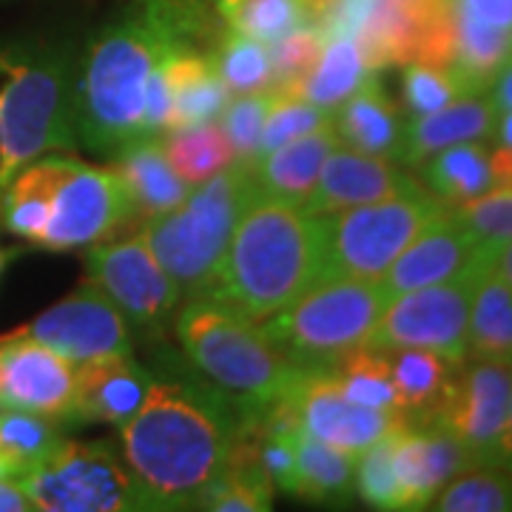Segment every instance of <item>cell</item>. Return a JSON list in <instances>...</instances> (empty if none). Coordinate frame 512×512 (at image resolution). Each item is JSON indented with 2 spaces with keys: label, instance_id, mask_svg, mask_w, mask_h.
I'll return each instance as SVG.
<instances>
[{
  "label": "cell",
  "instance_id": "cell-1",
  "mask_svg": "<svg viewBox=\"0 0 512 512\" xmlns=\"http://www.w3.org/2000/svg\"><path fill=\"white\" fill-rule=\"evenodd\" d=\"M256 410L202 382L154 379L146 404L120 427L128 473L148 510H191Z\"/></svg>",
  "mask_w": 512,
  "mask_h": 512
},
{
  "label": "cell",
  "instance_id": "cell-2",
  "mask_svg": "<svg viewBox=\"0 0 512 512\" xmlns=\"http://www.w3.org/2000/svg\"><path fill=\"white\" fill-rule=\"evenodd\" d=\"M177 46L183 43L146 15L97 32L74 69L77 143L111 157L137 140L163 137L171 126L165 60Z\"/></svg>",
  "mask_w": 512,
  "mask_h": 512
},
{
  "label": "cell",
  "instance_id": "cell-3",
  "mask_svg": "<svg viewBox=\"0 0 512 512\" xmlns=\"http://www.w3.org/2000/svg\"><path fill=\"white\" fill-rule=\"evenodd\" d=\"M123 225H134V211L111 165L46 154L0 191V228L40 251H86Z\"/></svg>",
  "mask_w": 512,
  "mask_h": 512
},
{
  "label": "cell",
  "instance_id": "cell-4",
  "mask_svg": "<svg viewBox=\"0 0 512 512\" xmlns=\"http://www.w3.org/2000/svg\"><path fill=\"white\" fill-rule=\"evenodd\" d=\"M316 268V220L302 205L254 191L214 282L202 296H214L248 319L265 322L311 288Z\"/></svg>",
  "mask_w": 512,
  "mask_h": 512
},
{
  "label": "cell",
  "instance_id": "cell-5",
  "mask_svg": "<svg viewBox=\"0 0 512 512\" xmlns=\"http://www.w3.org/2000/svg\"><path fill=\"white\" fill-rule=\"evenodd\" d=\"M177 339L194 370L225 396L242 404L279 402L305 367L248 319L214 296H191L177 316Z\"/></svg>",
  "mask_w": 512,
  "mask_h": 512
},
{
  "label": "cell",
  "instance_id": "cell-6",
  "mask_svg": "<svg viewBox=\"0 0 512 512\" xmlns=\"http://www.w3.org/2000/svg\"><path fill=\"white\" fill-rule=\"evenodd\" d=\"M0 191L20 168L74 151V63L55 49L0 52Z\"/></svg>",
  "mask_w": 512,
  "mask_h": 512
},
{
  "label": "cell",
  "instance_id": "cell-7",
  "mask_svg": "<svg viewBox=\"0 0 512 512\" xmlns=\"http://www.w3.org/2000/svg\"><path fill=\"white\" fill-rule=\"evenodd\" d=\"M254 191L251 165L234 163L197 185L180 208L140 225V237L183 293L202 296L208 291Z\"/></svg>",
  "mask_w": 512,
  "mask_h": 512
},
{
  "label": "cell",
  "instance_id": "cell-8",
  "mask_svg": "<svg viewBox=\"0 0 512 512\" xmlns=\"http://www.w3.org/2000/svg\"><path fill=\"white\" fill-rule=\"evenodd\" d=\"M325 35L356 37L376 72L404 63H453L456 0H311Z\"/></svg>",
  "mask_w": 512,
  "mask_h": 512
},
{
  "label": "cell",
  "instance_id": "cell-9",
  "mask_svg": "<svg viewBox=\"0 0 512 512\" xmlns=\"http://www.w3.org/2000/svg\"><path fill=\"white\" fill-rule=\"evenodd\" d=\"M387 302L382 282L319 279L262 328L299 367H330L370 342Z\"/></svg>",
  "mask_w": 512,
  "mask_h": 512
},
{
  "label": "cell",
  "instance_id": "cell-10",
  "mask_svg": "<svg viewBox=\"0 0 512 512\" xmlns=\"http://www.w3.org/2000/svg\"><path fill=\"white\" fill-rule=\"evenodd\" d=\"M447 205L424 185L390 200L367 202L333 214H319V279H373L379 282L421 228Z\"/></svg>",
  "mask_w": 512,
  "mask_h": 512
},
{
  "label": "cell",
  "instance_id": "cell-11",
  "mask_svg": "<svg viewBox=\"0 0 512 512\" xmlns=\"http://www.w3.org/2000/svg\"><path fill=\"white\" fill-rule=\"evenodd\" d=\"M18 481L43 512L148 510L134 476L103 441L63 439Z\"/></svg>",
  "mask_w": 512,
  "mask_h": 512
},
{
  "label": "cell",
  "instance_id": "cell-12",
  "mask_svg": "<svg viewBox=\"0 0 512 512\" xmlns=\"http://www.w3.org/2000/svg\"><path fill=\"white\" fill-rule=\"evenodd\" d=\"M490 268H478L450 282L399 293L387 302L370 348H424L450 362L467 359V328L476 282Z\"/></svg>",
  "mask_w": 512,
  "mask_h": 512
},
{
  "label": "cell",
  "instance_id": "cell-13",
  "mask_svg": "<svg viewBox=\"0 0 512 512\" xmlns=\"http://www.w3.org/2000/svg\"><path fill=\"white\" fill-rule=\"evenodd\" d=\"M86 251V279L120 308L134 333L160 339L174 319L183 288L157 262L146 239L137 234L117 242H97Z\"/></svg>",
  "mask_w": 512,
  "mask_h": 512
},
{
  "label": "cell",
  "instance_id": "cell-14",
  "mask_svg": "<svg viewBox=\"0 0 512 512\" xmlns=\"http://www.w3.org/2000/svg\"><path fill=\"white\" fill-rule=\"evenodd\" d=\"M512 393V362L467 356L453 370L436 413L424 424H436L473 456L476 467L495 464L498 439L507 421Z\"/></svg>",
  "mask_w": 512,
  "mask_h": 512
},
{
  "label": "cell",
  "instance_id": "cell-15",
  "mask_svg": "<svg viewBox=\"0 0 512 512\" xmlns=\"http://www.w3.org/2000/svg\"><path fill=\"white\" fill-rule=\"evenodd\" d=\"M15 333L49 345L74 365L134 350V330L126 316L89 279Z\"/></svg>",
  "mask_w": 512,
  "mask_h": 512
},
{
  "label": "cell",
  "instance_id": "cell-16",
  "mask_svg": "<svg viewBox=\"0 0 512 512\" xmlns=\"http://www.w3.org/2000/svg\"><path fill=\"white\" fill-rule=\"evenodd\" d=\"M285 399L291 404L299 430L353 456L407 424L402 413H384L350 402L333 379L330 367L302 370Z\"/></svg>",
  "mask_w": 512,
  "mask_h": 512
},
{
  "label": "cell",
  "instance_id": "cell-17",
  "mask_svg": "<svg viewBox=\"0 0 512 512\" xmlns=\"http://www.w3.org/2000/svg\"><path fill=\"white\" fill-rule=\"evenodd\" d=\"M77 365L49 345L6 333L0 336V402L60 424L74 421Z\"/></svg>",
  "mask_w": 512,
  "mask_h": 512
},
{
  "label": "cell",
  "instance_id": "cell-18",
  "mask_svg": "<svg viewBox=\"0 0 512 512\" xmlns=\"http://www.w3.org/2000/svg\"><path fill=\"white\" fill-rule=\"evenodd\" d=\"M495 245L498 242H478L453 220L450 208H444L439 217H433L421 228L379 282L387 299L427 285L450 282L478 268H490Z\"/></svg>",
  "mask_w": 512,
  "mask_h": 512
},
{
  "label": "cell",
  "instance_id": "cell-19",
  "mask_svg": "<svg viewBox=\"0 0 512 512\" xmlns=\"http://www.w3.org/2000/svg\"><path fill=\"white\" fill-rule=\"evenodd\" d=\"M416 188L421 185L413 177H407L399 165L339 143L322 165L319 180L302 208L311 217H319V214H333V211H345V208H356L367 202L402 197Z\"/></svg>",
  "mask_w": 512,
  "mask_h": 512
},
{
  "label": "cell",
  "instance_id": "cell-20",
  "mask_svg": "<svg viewBox=\"0 0 512 512\" xmlns=\"http://www.w3.org/2000/svg\"><path fill=\"white\" fill-rule=\"evenodd\" d=\"M476 467L473 456L436 424H404L393 439V470L402 510H427L441 487Z\"/></svg>",
  "mask_w": 512,
  "mask_h": 512
},
{
  "label": "cell",
  "instance_id": "cell-21",
  "mask_svg": "<svg viewBox=\"0 0 512 512\" xmlns=\"http://www.w3.org/2000/svg\"><path fill=\"white\" fill-rule=\"evenodd\" d=\"M154 373L128 356H103L77 365L74 421H97L123 427L154 387Z\"/></svg>",
  "mask_w": 512,
  "mask_h": 512
},
{
  "label": "cell",
  "instance_id": "cell-22",
  "mask_svg": "<svg viewBox=\"0 0 512 512\" xmlns=\"http://www.w3.org/2000/svg\"><path fill=\"white\" fill-rule=\"evenodd\" d=\"M111 168L123 180L134 211V225L157 220L168 211L180 208L185 197L194 191L183 177L171 168L160 137L137 140L131 146L111 154Z\"/></svg>",
  "mask_w": 512,
  "mask_h": 512
},
{
  "label": "cell",
  "instance_id": "cell-23",
  "mask_svg": "<svg viewBox=\"0 0 512 512\" xmlns=\"http://www.w3.org/2000/svg\"><path fill=\"white\" fill-rule=\"evenodd\" d=\"M495 120H498V109H495L493 97L484 92L467 94L444 109L413 117L404 126L399 163L421 165L441 148L467 143V140H487L493 137Z\"/></svg>",
  "mask_w": 512,
  "mask_h": 512
},
{
  "label": "cell",
  "instance_id": "cell-24",
  "mask_svg": "<svg viewBox=\"0 0 512 512\" xmlns=\"http://www.w3.org/2000/svg\"><path fill=\"white\" fill-rule=\"evenodd\" d=\"M404 123L399 106L387 97L384 86L373 77L350 94L333 111V128L342 146L365 151L384 160H399L404 146Z\"/></svg>",
  "mask_w": 512,
  "mask_h": 512
},
{
  "label": "cell",
  "instance_id": "cell-25",
  "mask_svg": "<svg viewBox=\"0 0 512 512\" xmlns=\"http://www.w3.org/2000/svg\"><path fill=\"white\" fill-rule=\"evenodd\" d=\"M336 146H339L336 128H319L268 151L251 165L256 191L293 205H305L319 180L322 165Z\"/></svg>",
  "mask_w": 512,
  "mask_h": 512
},
{
  "label": "cell",
  "instance_id": "cell-26",
  "mask_svg": "<svg viewBox=\"0 0 512 512\" xmlns=\"http://www.w3.org/2000/svg\"><path fill=\"white\" fill-rule=\"evenodd\" d=\"M165 83L171 94V128L197 126L220 120L231 92L208 52L194 46H177L165 60Z\"/></svg>",
  "mask_w": 512,
  "mask_h": 512
},
{
  "label": "cell",
  "instance_id": "cell-27",
  "mask_svg": "<svg viewBox=\"0 0 512 512\" xmlns=\"http://www.w3.org/2000/svg\"><path fill=\"white\" fill-rule=\"evenodd\" d=\"M282 490L308 501H345L356 493V456L296 427L291 476Z\"/></svg>",
  "mask_w": 512,
  "mask_h": 512
},
{
  "label": "cell",
  "instance_id": "cell-28",
  "mask_svg": "<svg viewBox=\"0 0 512 512\" xmlns=\"http://www.w3.org/2000/svg\"><path fill=\"white\" fill-rule=\"evenodd\" d=\"M373 74L379 72L373 69L365 46L356 37L336 32L325 37L322 55L313 63L308 77L299 83L296 94L322 109L336 111Z\"/></svg>",
  "mask_w": 512,
  "mask_h": 512
},
{
  "label": "cell",
  "instance_id": "cell-29",
  "mask_svg": "<svg viewBox=\"0 0 512 512\" xmlns=\"http://www.w3.org/2000/svg\"><path fill=\"white\" fill-rule=\"evenodd\" d=\"M387 362L396 382L402 416L407 424H424L436 413L444 390L453 379L456 362L424 348H390Z\"/></svg>",
  "mask_w": 512,
  "mask_h": 512
},
{
  "label": "cell",
  "instance_id": "cell-30",
  "mask_svg": "<svg viewBox=\"0 0 512 512\" xmlns=\"http://www.w3.org/2000/svg\"><path fill=\"white\" fill-rule=\"evenodd\" d=\"M493 151L481 140H467L436 151L424 165V183L444 205H461L487 194L493 183Z\"/></svg>",
  "mask_w": 512,
  "mask_h": 512
},
{
  "label": "cell",
  "instance_id": "cell-31",
  "mask_svg": "<svg viewBox=\"0 0 512 512\" xmlns=\"http://www.w3.org/2000/svg\"><path fill=\"white\" fill-rule=\"evenodd\" d=\"M165 157L171 168L183 177L191 188L214 180L225 168L237 163L234 146L225 134L220 120H208L197 126L171 128L160 137Z\"/></svg>",
  "mask_w": 512,
  "mask_h": 512
},
{
  "label": "cell",
  "instance_id": "cell-32",
  "mask_svg": "<svg viewBox=\"0 0 512 512\" xmlns=\"http://www.w3.org/2000/svg\"><path fill=\"white\" fill-rule=\"evenodd\" d=\"M467 356L512 362V288L493 271L481 276L473 291Z\"/></svg>",
  "mask_w": 512,
  "mask_h": 512
},
{
  "label": "cell",
  "instance_id": "cell-33",
  "mask_svg": "<svg viewBox=\"0 0 512 512\" xmlns=\"http://www.w3.org/2000/svg\"><path fill=\"white\" fill-rule=\"evenodd\" d=\"M510 60L512 29H495L456 12V52L450 66L473 92L490 89V83Z\"/></svg>",
  "mask_w": 512,
  "mask_h": 512
},
{
  "label": "cell",
  "instance_id": "cell-34",
  "mask_svg": "<svg viewBox=\"0 0 512 512\" xmlns=\"http://www.w3.org/2000/svg\"><path fill=\"white\" fill-rule=\"evenodd\" d=\"M330 373L350 402L384 410V413H402L396 382H393L384 350L370 348V345L350 350L339 362L330 365Z\"/></svg>",
  "mask_w": 512,
  "mask_h": 512
},
{
  "label": "cell",
  "instance_id": "cell-35",
  "mask_svg": "<svg viewBox=\"0 0 512 512\" xmlns=\"http://www.w3.org/2000/svg\"><path fill=\"white\" fill-rule=\"evenodd\" d=\"M430 507L439 512H510L512 470L501 464L470 467L441 487Z\"/></svg>",
  "mask_w": 512,
  "mask_h": 512
},
{
  "label": "cell",
  "instance_id": "cell-36",
  "mask_svg": "<svg viewBox=\"0 0 512 512\" xmlns=\"http://www.w3.org/2000/svg\"><path fill=\"white\" fill-rule=\"evenodd\" d=\"M211 60L220 72L222 83L228 86L231 97L254 92H274V69L268 43H259L254 37L239 35L234 29H225L220 46L211 52Z\"/></svg>",
  "mask_w": 512,
  "mask_h": 512
},
{
  "label": "cell",
  "instance_id": "cell-37",
  "mask_svg": "<svg viewBox=\"0 0 512 512\" xmlns=\"http://www.w3.org/2000/svg\"><path fill=\"white\" fill-rule=\"evenodd\" d=\"M63 427L66 424L55 419L15 410V407H3L0 410V458L9 461L18 470L20 478L66 439Z\"/></svg>",
  "mask_w": 512,
  "mask_h": 512
},
{
  "label": "cell",
  "instance_id": "cell-38",
  "mask_svg": "<svg viewBox=\"0 0 512 512\" xmlns=\"http://www.w3.org/2000/svg\"><path fill=\"white\" fill-rule=\"evenodd\" d=\"M220 18L228 29L268 46L293 29L313 23L311 0H237Z\"/></svg>",
  "mask_w": 512,
  "mask_h": 512
},
{
  "label": "cell",
  "instance_id": "cell-39",
  "mask_svg": "<svg viewBox=\"0 0 512 512\" xmlns=\"http://www.w3.org/2000/svg\"><path fill=\"white\" fill-rule=\"evenodd\" d=\"M467 94H476L450 63H404L402 100L413 117L439 111Z\"/></svg>",
  "mask_w": 512,
  "mask_h": 512
},
{
  "label": "cell",
  "instance_id": "cell-40",
  "mask_svg": "<svg viewBox=\"0 0 512 512\" xmlns=\"http://www.w3.org/2000/svg\"><path fill=\"white\" fill-rule=\"evenodd\" d=\"M319 128H333V111L322 109V106H316V103L299 97V94H282L276 100L274 109H271V114H268L262 134H259L256 160L265 157L274 148L291 143L296 137L319 131Z\"/></svg>",
  "mask_w": 512,
  "mask_h": 512
},
{
  "label": "cell",
  "instance_id": "cell-41",
  "mask_svg": "<svg viewBox=\"0 0 512 512\" xmlns=\"http://www.w3.org/2000/svg\"><path fill=\"white\" fill-rule=\"evenodd\" d=\"M325 37L328 35L316 23H305L268 46L271 69H274V92L296 94L299 83L308 77L313 63L322 55Z\"/></svg>",
  "mask_w": 512,
  "mask_h": 512
},
{
  "label": "cell",
  "instance_id": "cell-42",
  "mask_svg": "<svg viewBox=\"0 0 512 512\" xmlns=\"http://www.w3.org/2000/svg\"><path fill=\"white\" fill-rule=\"evenodd\" d=\"M143 15L183 46L200 49L211 37L217 0H140Z\"/></svg>",
  "mask_w": 512,
  "mask_h": 512
},
{
  "label": "cell",
  "instance_id": "cell-43",
  "mask_svg": "<svg viewBox=\"0 0 512 512\" xmlns=\"http://www.w3.org/2000/svg\"><path fill=\"white\" fill-rule=\"evenodd\" d=\"M393 439L396 430L356 456V493L373 510H402L399 481L393 470Z\"/></svg>",
  "mask_w": 512,
  "mask_h": 512
},
{
  "label": "cell",
  "instance_id": "cell-44",
  "mask_svg": "<svg viewBox=\"0 0 512 512\" xmlns=\"http://www.w3.org/2000/svg\"><path fill=\"white\" fill-rule=\"evenodd\" d=\"M285 92H254V94H237L225 111H222L220 123L234 146L237 163L254 165L256 146H259V134L265 128L268 114L276 106V100Z\"/></svg>",
  "mask_w": 512,
  "mask_h": 512
},
{
  "label": "cell",
  "instance_id": "cell-45",
  "mask_svg": "<svg viewBox=\"0 0 512 512\" xmlns=\"http://www.w3.org/2000/svg\"><path fill=\"white\" fill-rule=\"evenodd\" d=\"M453 220L473 234L478 242H504L512 239V191L490 188L476 200L447 205Z\"/></svg>",
  "mask_w": 512,
  "mask_h": 512
},
{
  "label": "cell",
  "instance_id": "cell-46",
  "mask_svg": "<svg viewBox=\"0 0 512 512\" xmlns=\"http://www.w3.org/2000/svg\"><path fill=\"white\" fill-rule=\"evenodd\" d=\"M456 12L495 29H512V0H456Z\"/></svg>",
  "mask_w": 512,
  "mask_h": 512
},
{
  "label": "cell",
  "instance_id": "cell-47",
  "mask_svg": "<svg viewBox=\"0 0 512 512\" xmlns=\"http://www.w3.org/2000/svg\"><path fill=\"white\" fill-rule=\"evenodd\" d=\"M35 510L32 498L20 487L18 478L0 481V512H29Z\"/></svg>",
  "mask_w": 512,
  "mask_h": 512
},
{
  "label": "cell",
  "instance_id": "cell-48",
  "mask_svg": "<svg viewBox=\"0 0 512 512\" xmlns=\"http://www.w3.org/2000/svg\"><path fill=\"white\" fill-rule=\"evenodd\" d=\"M490 160H493L495 188H507V191H512V148L498 146Z\"/></svg>",
  "mask_w": 512,
  "mask_h": 512
},
{
  "label": "cell",
  "instance_id": "cell-49",
  "mask_svg": "<svg viewBox=\"0 0 512 512\" xmlns=\"http://www.w3.org/2000/svg\"><path fill=\"white\" fill-rule=\"evenodd\" d=\"M493 89H490V97H493L495 109L498 111H507L512 109V60L498 72V77H495L493 83H490Z\"/></svg>",
  "mask_w": 512,
  "mask_h": 512
},
{
  "label": "cell",
  "instance_id": "cell-50",
  "mask_svg": "<svg viewBox=\"0 0 512 512\" xmlns=\"http://www.w3.org/2000/svg\"><path fill=\"white\" fill-rule=\"evenodd\" d=\"M490 271H493L501 282H507V285L512 288V239H504V242H498V245H495Z\"/></svg>",
  "mask_w": 512,
  "mask_h": 512
},
{
  "label": "cell",
  "instance_id": "cell-51",
  "mask_svg": "<svg viewBox=\"0 0 512 512\" xmlns=\"http://www.w3.org/2000/svg\"><path fill=\"white\" fill-rule=\"evenodd\" d=\"M495 464L512 470V393L510 407H507V421H504V430H501V439H498V450H495Z\"/></svg>",
  "mask_w": 512,
  "mask_h": 512
},
{
  "label": "cell",
  "instance_id": "cell-52",
  "mask_svg": "<svg viewBox=\"0 0 512 512\" xmlns=\"http://www.w3.org/2000/svg\"><path fill=\"white\" fill-rule=\"evenodd\" d=\"M493 137L498 146L512 148V109L498 111V120H495Z\"/></svg>",
  "mask_w": 512,
  "mask_h": 512
},
{
  "label": "cell",
  "instance_id": "cell-53",
  "mask_svg": "<svg viewBox=\"0 0 512 512\" xmlns=\"http://www.w3.org/2000/svg\"><path fill=\"white\" fill-rule=\"evenodd\" d=\"M6 478H18V470H15L9 461H3V458H0V481H6Z\"/></svg>",
  "mask_w": 512,
  "mask_h": 512
},
{
  "label": "cell",
  "instance_id": "cell-54",
  "mask_svg": "<svg viewBox=\"0 0 512 512\" xmlns=\"http://www.w3.org/2000/svg\"><path fill=\"white\" fill-rule=\"evenodd\" d=\"M9 259H12V254H9V251H3V248H0V274H3V271H6V265H9Z\"/></svg>",
  "mask_w": 512,
  "mask_h": 512
},
{
  "label": "cell",
  "instance_id": "cell-55",
  "mask_svg": "<svg viewBox=\"0 0 512 512\" xmlns=\"http://www.w3.org/2000/svg\"><path fill=\"white\" fill-rule=\"evenodd\" d=\"M234 3H237V0H217V12H225V9H228V6H234Z\"/></svg>",
  "mask_w": 512,
  "mask_h": 512
},
{
  "label": "cell",
  "instance_id": "cell-56",
  "mask_svg": "<svg viewBox=\"0 0 512 512\" xmlns=\"http://www.w3.org/2000/svg\"><path fill=\"white\" fill-rule=\"evenodd\" d=\"M0 410H3V402H0Z\"/></svg>",
  "mask_w": 512,
  "mask_h": 512
}]
</instances>
